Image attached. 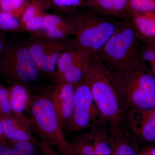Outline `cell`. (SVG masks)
Segmentation results:
<instances>
[{
	"label": "cell",
	"mask_w": 155,
	"mask_h": 155,
	"mask_svg": "<svg viewBox=\"0 0 155 155\" xmlns=\"http://www.w3.org/2000/svg\"><path fill=\"white\" fill-rule=\"evenodd\" d=\"M27 111L31 130L40 140L55 147L61 155H75L72 143L65 137L48 89L32 95Z\"/></svg>",
	"instance_id": "obj_1"
},
{
	"label": "cell",
	"mask_w": 155,
	"mask_h": 155,
	"mask_svg": "<svg viewBox=\"0 0 155 155\" xmlns=\"http://www.w3.org/2000/svg\"><path fill=\"white\" fill-rule=\"evenodd\" d=\"M84 79L90 87L95 104L110 127L124 125L125 114L110 72L94 54H91Z\"/></svg>",
	"instance_id": "obj_2"
},
{
	"label": "cell",
	"mask_w": 155,
	"mask_h": 155,
	"mask_svg": "<svg viewBox=\"0 0 155 155\" xmlns=\"http://www.w3.org/2000/svg\"><path fill=\"white\" fill-rule=\"evenodd\" d=\"M67 15L74 29L75 43L96 54L126 21L100 15L88 9Z\"/></svg>",
	"instance_id": "obj_3"
},
{
	"label": "cell",
	"mask_w": 155,
	"mask_h": 155,
	"mask_svg": "<svg viewBox=\"0 0 155 155\" xmlns=\"http://www.w3.org/2000/svg\"><path fill=\"white\" fill-rule=\"evenodd\" d=\"M138 39L133 27L126 21L95 55L110 72L122 69L139 60Z\"/></svg>",
	"instance_id": "obj_4"
},
{
	"label": "cell",
	"mask_w": 155,
	"mask_h": 155,
	"mask_svg": "<svg viewBox=\"0 0 155 155\" xmlns=\"http://www.w3.org/2000/svg\"><path fill=\"white\" fill-rule=\"evenodd\" d=\"M1 56L0 73L10 84H28L40 77L41 72L34 61L27 43L14 41L7 45Z\"/></svg>",
	"instance_id": "obj_5"
},
{
	"label": "cell",
	"mask_w": 155,
	"mask_h": 155,
	"mask_svg": "<svg viewBox=\"0 0 155 155\" xmlns=\"http://www.w3.org/2000/svg\"><path fill=\"white\" fill-rule=\"evenodd\" d=\"M107 122L101 114L85 79L75 85L74 110L71 119L64 127V131L73 133L89 127L98 126Z\"/></svg>",
	"instance_id": "obj_6"
},
{
	"label": "cell",
	"mask_w": 155,
	"mask_h": 155,
	"mask_svg": "<svg viewBox=\"0 0 155 155\" xmlns=\"http://www.w3.org/2000/svg\"><path fill=\"white\" fill-rule=\"evenodd\" d=\"M74 39L60 40L39 38L27 43L34 61L41 72L54 75L58 59Z\"/></svg>",
	"instance_id": "obj_7"
},
{
	"label": "cell",
	"mask_w": 155,
	"mask_h": 155,
	"mask_svg": "<svg viewBox=\"0 0 155 155\" xmlns=\"http://www.w3.org/2000/svg\"><path fill=\"white\" fill-rule=\"evenodd\" d=\"M63 128L69 122L74 107L75 86L54 75V84L48 89Z\"/></svg>",
	"instance_id": "obj_8"
},
{
	"label": "cell",
	"mask_w": 155,
	"mask_h": 155,
	"mask_svg": "<svg viewBox=\"0 0 155 155\" xmlns=\"http://www.w3.org/2000/svg\"><path fill=\"white\" fill-rule=\"evenodd\" d=\"M125 124L134 135L142 140L155 141V108L126 112Z\"/></svg>",
	"instance_id": "obj_9"
},
{
	"label": "cell",
	"mask_w": 155,
	"mask_h": 155,
	"mask_svg": "<svg viewBox=\"0 0 155 155\" xmlns=\"http://www.w3.org/2000/svg\"><path fill=\"white\" fill-rule=\"evenodd\" d=\"M6 141L9 144L22 141L35 142L30 122L25 115L9 116L0 115Z\"/></svg>",
	"instance_id": "obj_10"
},
{
	"label": "cell",
	"mask_w": 155,
	"mask_h": 155,
	"mask_svg": "<svg viewBox=\"0 0 155 155\" xmlns=\"http://www.w3.org/2000/svg\"><path fill=\"white\" fill-rule=\"evenodd\" d=\"M130 0H85L81 8L100 15L127 21L130 17Z\"/></svg>",
	"instance_id": "obj_11"
},
{
	"label": "cell",
	"mask_w": 155,
	"mask_h": 155,
	"mask_svg": "<svg viewBox=\"0 0 155 155\" xmlns=\"http://www.w3.org/2000/svg\"><path fill=\"white\" fill-rule=\"evenodd\" d=\"M39 37L43 38L65 40L71 35H74V29L68 17H63L55 14H45L41 30L36 33Z\"/></svg>",
	"instance_id": "obj_12"
},
{
	"label": "cell",
	"mask_w": 155,
	"mask_h": 155,
	"mask_svg": "<svg viewBox=\"0 0 155 155\" xmlns=\"http://www.w3.org/2000/svg\"><path fill=\"white\" fill-rule=\"evenodd\" d=\"M111 155H138L133 134L124 125L110 127Z\"/></svg>",
	"instance_id": "obj_13"
},
{
	"label": "cell",
	"mask_w": 155,
	"mask_h": 155,
	"mask_svg": "<svg viewBox=\"0 0 155 155\" xmlns=\"http://www.w3.org/2000/svg\"><path fill=\"white\" fill-rule=\"evenodd\" d=\"M9 100L11 110L15 115H25L32 99L27 84L16 83L11 84L8 88Z\"/></svg>",
	"instance_id": "obj_14"
},
{
	"label": "cell",
	"mask_w": 155,
	"mask_h": 155,
	"mask_svg": "<svg viewBox=\"0 0 155 155\" xmlns=\"http://www.w3.org/2000/svg\"><path fill=\"white\" fill-rule=\"evenodd\" d=\"M127 21L133 27L138 37L155 38V14H131Z\"/></svg>",
	"instance_id": "obj_15"
},
{
	"label": "cell",
	"mask_w": 155,
	"mask_h": 155,
	"mask_svg": "<svg viewBox=\"0 0 155 155\" xmlns=\"http://www.w3.org/2000/svg\"><path fill=\"white\" fill-rule=\"evenodd\" d=\"M91 53H87L61 75L54 74L67 83L76 85L83 81L88 67Z\"/></svg>",
	"instance_id": "obj_16"
},
{
	"label": "cell",
	"mask_w": 155,
	"mask_h": 155,
	"mask_svg": "<svg viewBox=\"0 0 155 155\" xmlns=\"http://www.w3.org/2000/svg\"><path fill=\"white\" fill-rule=\"evenodd\" d=\"M88 52L87 51L78 46L74 39L72 44L64 50L60 56L57 63V72L54 74L62 75L76 61Z\"/></svg>",
	"instance_id": "obj_17"
},
{
	"label": "cell",
	"mask_w": 155,
	"mask_h": 155,
	"mask_svg": "<svg viewBox=\"0 0 155 155\" xmlns=\"http://www.w3.org/2000/svg\"><path fill=\"white\" fill-rule=\"evenodd\" d=\"M70 142L75 155H93L94 140L93 127L88 132L74 136Z\"/></svg>",
	"instance_id": "obj_18"
},
{
	"label": "cell",
	"mask_w": 155,
	"mask_h": 155,
	"mask_svg": "<svg viewBox=\"0 0 155 155\" xmlns=\"http://www.w3.org/2000/svg\"><path fill=\"white\" fill-rule=\"evenodd\" d=\"M92 127L94 140L93 155H111L112 150L109 130L99 126Z\"/></svg>",
	"instance_id": "obj_19"
},
{
	"label": "cell",
	"mask_w": 155,
	"mask_h": 155,
	"mask_svg": "<svg viewBox=\"0 0 155 155\" xmlns=\"http://www.w3.org/2000/svg\"><path fill=\"white\" fill-rule=\"evenodd\" d=\"M48 6L45 0H33L30 4H28L19 19L20 29L31 19L45 14L44 10L45 7Z\"/></svg>",
	"instance_id": "obj_20"
},
{
	"label": "cell",
	"mask_w": 155,
	"mask_h": 155,
	"mask_svg": "<svg viewBox=\"0 0 155 155\" xmlns=\"http://www.w3.org/2000/svg\"><path fill=\"white\" fill-rule=\"evenodd\" d=\"M129 11L130 14H155V0H130Z\"/></svg>",
	"instance_id": "obj_21"
},
{
	"label": "cell",
	"mask_w": 155,
	"mask_h": 155,
	"mask_svg": "<svg viewBox=\"0 0 155 155\" xmlns=\"http://www.w3.org/2000/svg\"><path fill=\"white\" fill-rule=\"evenodd\" d=\"M10 146L12 155H40L35 142H19Z\"/></svg>",
	"instance_id": "obj_22"
},
{
	"label": "cell",
	"mask_w": 155,
	"mask_h": 155,
	"mask_svg": "<svg viewBox=\"0 0 155 155\" xmlns=\"http://www.w3.org/2000/svg\"><path fill=\"white\" fill-rule=\"evenodd\" d=\"M0 29L6 31L20 30L19 18L10 12L0 11Z\"/></svg>",
	"instance_id": "obj_23"
},
{
	"label": "cell",
	"mask_w": 155,
	"mask_h": 155,
	"mask_svg": "<svg viewBox=\"0 0 155 155\" xmlns=\"http://www.w3.org/2000/svg\"><path fill=\"white\" fill-rule=\"evenodd\" d=\"M27 5L25 0H0V11L10 12L19 18Z\"/></svg>",
	"instance_id": "obj_24"
},
{
	"label": "cell",
	"mask_w": 155,
	"mask_h": 155,
	"mask_svg": "<svg viewBox=\"0 0 155 155\" xmlns=\"http://www.w3.org/2000/svg\"><path fill=\"white\" fill-rule=\"evenodd\" d=\"M48 5L54 7L62 11H66L67 15L76 11V9L81 7L84 0H45Z\"/></svg>",
	"instance_id": "obj_25"
},
{
	"label": "cell",
	"mask_w": 155,
	"mask_h": 155,
	"mask_svg": "<svg viewBox=\"0 0 155 155\" xmlns=\"http://www.w3.org/2000/svg\"><path fill=\"white\" fill-rule=\"evenodd\" d=\"M12 114L8 89L0 84V115L9 116Z\"/></svg>",
	"instance_id": "obj_26"
},
{
	"label": "cell",
	"mask_w": 155,
	"mask_h": 155,
	"mask_svg": "<svg viewBox=\"0 0 155 155\" xmlns=\"http://www.w3.org/2000/svg\"><path fill=\"white\" fill-rule=\"evenodd\" d=\"M45 14L35 17L26 22L21 27L20 30L26 31L35 34L37 33L41 29Z\"/></svg>",
	"instance_id": "obj_27"
},
{
	"label": "cell",
	"mask_w": 155,
	"mask_h": 155,
	"mask_svg": "<svg viewBox=\"0 0 155 155\" xmlns=\"http://www.w3.org/2000/svg\"><path fill=\"white\" fill-rule=\"evenodd\" d=\"M35 143L38 147L40 155H61L58 151L48 145L46 144L39 140H36Z\"/></svg>",
	"instance_id": "obj_28"
},
{
	"label": "cell",
	"mask_w": 155,
	"mask_h": 155,
	"mask_svg": "<svg viewBox=\"0 0 155 155\" xmlns=\"http://www.w3.org/2000/svg\"><path fill=\"white\" fill-rule=\"evenodd\" d=\"M142 58L145 61L153 62L155 61V51L152 49L145 50L142 54Z\"/></svg>",
	"instance_id": "obj_29"
},
{
	"label": "cell",
	"mask_w": 155,
	"mask_h": 155,
	"mask_svg": "<svg viewBox=\"0 0 155 155\" xmlns=\"http://www.w3.org/2000/svg\"><path fill=\"white\" fill-rule=\"evenodd\" d=\"M0 155H12L11 146L7 142L0 143Z\"/></svg>",
	"instance_id": "obj_30"
},
{
	"label": "cell",
	"mask_w": 155,
	"mask_h": 155,
	"mask_svg": "<svg viewBox=\"0 0 155 155\" xmlns=\"http://www.w3.org/2000/svg\"><path fill=\"white\" fill-rule=\"evenodd\" d=\"M7 45L5 35L4 34L0 32V55L2 54Z\"/></svg>",
	"instance_id": "obj_31"
},
{
	"label": "cell",
	"mask_w": 155,
	"mask_h": 155,
	"mask_svg": "<svg viewBox=\"0 0 155 155\" xmlns=\"http://www.w3.org/2000/svg\"><path fill=\"white\" fill-rule=\"evenodd\" d=\"M140 152L145 155H155V147H147L142 150Z\"/></svg>",
	"instance_id": "obj_32"
},
{
	"label": "cell",
	"mask_w": 155,
	"mask_h": 155,
	"mask_svg": "<svg viewBox=\"0 0 155 155\" xmlns=\"http://www.w3.org/2000/svg\"><path fill=\"white\" fill-rule=\"evenodd\" d=\"M0 140L2 142H7L5 137L3 125L1 119H0Z\"/></svg>",
	"instance_id": "obj_33"
},
{
	"label": "cell",
	"mask_w": 155,
	"mask_h": 155,
	"mask_svg": "<svg viewBox=\"0 0 155 155\" xmlns=\"http://www.w3.org/2000/svg\"><path fill=\"white\" fill-rule=\"evenodd\" d=\"M153 71L155 75V61L153 62Z\"/></svg>",
	"instance_id": "obj_34"
},
{
	"label": "cell",
	"mask_w": 155,
	"mask_h": 155,
	"mask_svg": "<svg viewBox=\"0 0 155 155\" xmlns=\"http://www.w3.org/2000/svg\"><path fill=\"white\" fill-rule=\"evenodd\" d=\"M138 155H145L143 154L142 153L140 152H139Z\"/></svg>",
	"instance_id": "obj_35"
},
{
	"label": "cell",
	"mask_w": 155,
	"mask_h": 155,
	"mask_svg": "<svg viewBox=\"0 0 155 155\" xmlns=\"http://www.w3.org/2000/svg\"><path fill=\"white\" fill-rule=\"evenodd\" d=\"M2 142H2L1 141V140H0V143H2Z\"/></svg>",
	"instance_id": "obj_36"
}]
</instances>
